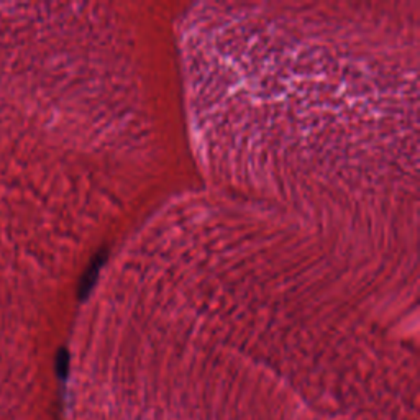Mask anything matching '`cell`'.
I'll use <instances>...</instances> for the list:
<instances>
[{
    "instance_id": "6da1fadb",
    "label": "cell",
    "mask_w": 420,
    "mask_h": 420,
    "mask_svg": "<svg viewBox=\"0 0 420 420\" xmlns=\"http://www.w3.org/2000/svg\"><path fill=\"white\" fill-rule=\"evenodd\" d=\"M396 8H196L186 83L212 173L350 232L416 214L417 13Z\"/></svg>"
}]
</instances>
